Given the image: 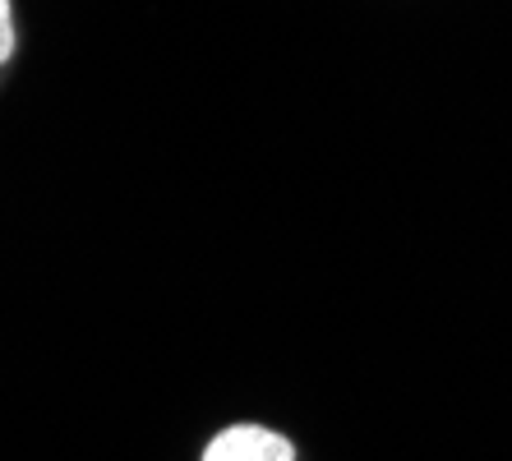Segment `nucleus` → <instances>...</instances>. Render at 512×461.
I'll return each mask as SVG.
<instances>
[{
	"label": "nucleus",
	"mask_w": 512,
	"mask_h": 461,
	"mask_svg": "<svg viewBox=\"0 0 512 461\" xmlns=\"http://www.w3.org/2000/svg\"><path fill=\"white\" fill-rule=\"evenodd\" d=\"M199 461H300V448L286 429L268 420H231L208 434Z\"/></svg>",
	"instance_id": "1"
},
{
	"label": "nucleus",
	"mask_w": 512,
	"mask_h": 461,
	"mask_svg": "<svg viewBox=\"0 0 512 461\" xmlns=\"http://www.w3.org/2000/svg\"><path fill=\"white\" fill-rule=\"evenodd\" d=\"M14 56H19V10L14 0H0V79L14 65Z\"/></svg>",
	"instance_id": "2"
}]
</instances>
